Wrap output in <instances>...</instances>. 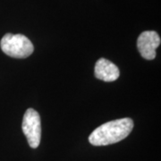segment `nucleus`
I'll use <instances>...</instances> for the list:
<instances>
[{
    "mask_svg": "<svg viewBox=\"0 0 161 161\" xmlns=\"http://www.w3.org/2000/svg\"><path fill=\"white\" fill-rule=\"evenodd\" d=\"M133 121L131 118H121L105 123L96 128L89 137L93 146H107L119 142L131 133Z\"/></svg>",
    "mask_w": 161,
    "mask_h": 161,
    "instance_id": "nucleus-1",
    "label": "nucleus"
},
{
    "mask_svg": "<svg viewBox=\"0 0 161 161\" xmlns=\"http://www.w3.org/2000/svg\"><path fill=\"white\" fill-rule=\"evenodd\" d=\"M0 47L6 55L14 58H26L34 50L31 41L23 34L6 33L1 40Z\"/></svg>",
    "mask_w": 161,
    "mask_h": 161,
    "instance_id": "nucleus-2",
    "label": "nucleus"
},
{
    "mask_svg": "<svg viewBox=\"0 0 161 161\" xmlns=\"http://www.w3.org/2000/svg\"><path fill=\"white\" fill-rule=\"evenodd\" d=\"M22 129L26 136L30 147H39L41 139V123L39 113L33 108H28L23 115Z\"/></svg>",
    "mask_w": 161,
    "mask_h": 161,
    "instance_id": "nucleus-3",
    "label": "nucleus"
},
{
    "mask_svg": "<svg viewBox=\"0 0 161 161\" xmlns=\"http://www.w3.org/2000/svg\"><path fill=\"white\" fill-rule=\"evenodd\" d=\"M160 37L154 31H143L139 36L137 47L141 56L147 60L156 58V49L160 45Z\"/></svg>",
    "mask_w": 161,
    "mask_h": 161,
    "instance_id": "nucleus-4",
    "label": "nucleus"
},
{
    "mask_svg": "<svg viewBox=\"0 0 161 161\" xmlns=\"http://www.w3.org/2000/svg\"><path fill=\"white\" fill-rule=\"evenodd\" d=\"M95 77L107 82L117 80L120 75L118 67L106 58H99L96 62L94 69Z\"/></svg>",
    "mask_w": 161,
    "mask_h": 161,
    "instance_id": "nucleus-5",
    "label": "nucleus"
}]
</instances>
